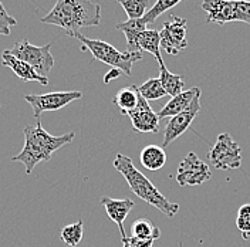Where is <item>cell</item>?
Listing matches in <instances>:
<instances>
[{
  "label": "cell",
  "instance_id": "44dd1931",
  "mask_svg": "<svg viewBox=\"0 0 250 247\" xmlns=\"http://www.w3.org/2000/svg\"><path fill=\"white\" fill-rule=\"evenodd\" d=\"M138 47H140L141 53L142 51H148V53H151L155 57L156 60L159 57H162L161 56V50H159V47H161L159 31L154 30V29H146V30L142 31L140 34V37H138Z\"/></svg>",
  "mask_w": 250,
  "mask_h": 247
},
{
  "label": "cell",
  "instance_id": "8992f818",
  "mask_svg": "<svg viewBox=\"0 0 250 247\" xmlns=\"http://www.w3.org/2000/svg\"><path fill=\"white\" fill-rule=\"evenodd\" d=\"M51 43H47L44 46H34L30 44L27 40L17 41L15 46L9 50L12 56L17 57L19 60H23L43 77H47L51 68L54 67V59L51 54Z\"/></svg>",
  "mask_w": 250,
  "mask_h": 247
},
{
  "label": "cell",
  "instance_id": "603a6c76",
  "mask_svg": "<svg viewBox=\"0 0 250 247\" xmlns=\"http://www.w3.org/2000/svg\"><path fill=\"white\" fill-rule=\"evenodd\" d=\"M83 233H84V222L78 220L73 225H68L62 229V240L64 245L68 247H77L83 239Z\"/></svg>",
  "mask_w": 250,
  "mask_h": 247
},
{
  "label": "cell",
  "instance_id": "ac0fdd59",
  "mask_svg": "<svg viewBox=\"0 0 250 247\" xmlns=\"http://www.w3.org/2000/svg\"><path fill=\"white\" fill-rule=\"evenodd\" d=\"M156 62L159 64V80H161V82H162V85H164L167 94L171 95L172 98V97H175V95L182 93L184 85H185V80H184V77L171 73V71L167 68V65H165L162 57H159Z\"/></svg>",
  "mask_w": 250,
  "mask_h": 247
},
{
  "label": "cell",
  "instance_id": "e0dca14e",
  "mask_svg": "<svg viewBox=\"0 0 250 247\" xmlns=\"http://www.w3.org/2000/svg\"><path fill=\"white\" fill-rule=\"evenodd\" d=\"M140 161L145 169L159 170L167 164V152L159 145H148L141 151Z\"/></svg>",
  "mask_w": 250,
  "mask_h": 247
},
{
  "label": "cell",
  "instance_id": "f1b7e54d",
  "mask_svg": "<svg viewBox=\"0 0 250 247\" xmlns=\"http://www.w3.org/2000/svg\"><path fill=\"white\" fill-rule=\"evenodd\" d=\"M123 247H129L128 245H125V243H123Z\"/></svg>",
  "mask_w": 250,
  "mask_h": 247
},
{
  "label": "cell",
  "instance_id": "9a60e30c",
  "mask_svg": "<svg viewBox=\"0 0 250 247\" xmlns=\"http://www.w3.org/2000/svg\"><path fill=\"white\" fill-rule=\"evenodd\" d=\"M199 94H202L201 88L193 87V88H189L187 91H182L181 94L172 97L171 100L159 111V114H158L159 120H162V118H172V117L181 114L182 111H185L189 107V104L193 101V98L196 95H199Z\"/></svg>",
  "mask_w": 250,
  "mask_h": 247
},
{
  "label": "cell",
  "instance_id": "ba28073f",
  "mask_svg": "<svg viewBox=\"0 0 250 247\" xmlns=\"http://www.w3.org/2000/svg\"><path fill=\"white\" fill-rule=\"evenodd\" d=\"M81 97V91H56L48 94H26L24 100L30 104L33 117L39 121L43 112L64 108L65 105L80 100Z\"/></svg>",
  "mask_w": 250,
  "mask_h": 247
},
{
  "label": "cell",
  "instance_id": "5b68a950",
  "mask_svg": "<svg viewBox=\"0 0 250 247\" xmlns=\"http://www.w3.org/2000/svg\"><path fill=\"white\" fill-rule=\"evenodd\" d=\"M202 9L208 15V23L243 21L250 24V1L248 0H203Z\"/></svg>",
  "mask_w": 250,
  "mask_h": 247
},
{
  "label": "cell",
  "instance_id": "5bb4252c",
  "mask_svg": "<svg viewBox=\"0 0 250 247\" xmlns=\"http://www.w3.org/2000/svg\"><path fill=\"white\" fill-rule=\"evenodd\" d=\"M101 205L104 206V209H105L109 219L118 226L120 233H121V237L123 239L128 237L125 234L124 222L126 216L129 215V212L134 209L135 203L131 199H114V198L104 196V198H101Z\"/></svg>",
  "mask_w": 250,
  "mask_h": 247
},
{
  "label": "cell",
  "instance_id": "d4e9b609",
  "mask_svg": "<svg viewBox=\"0 0 250 247\" xmlns=\"http://www.w3.org/2000/svg\"><path fill=\"white\" fill-rule=\"evenodd\" d=\"M182 0H156L155 4L145 13V16L142 19H144V21L146 24H152V23H155V20L159 16H162L165 12L171 10L172 7H175Z\"/></svg>",
  "mask_w": 250,
  "mask_h": 247
},
{
  "label": "cell",
  "instance_id": "d6986e66",
  "mask_svg": "<svg viewBox=\"0 0 250 247\" xmlns=\"http://www.w3.org/2000/svg\"><path fill=\"white\" fill-rule=\"evenodd\" d=\"M138 101H140V91H138V87H135V85L121 88L115 94V97L112 100V103L120 108V111L124 115L135 108L138 105Z\"/></svg>",
  "mask_w": 250,
  "mask_h": 247
},
{
  "label": "cell",
  "instance_id": "4fadbf2b",
  "mask_svg": "<svg viewBox=\"0 0 250 247\" xmlns=\"http://www.w3.org/2000/svg\"><path fill=\"white\" fill-rule=\"evenodd\" d=\"M1 65L10 68L15 73L17 77L20 78L24 82H30V81H37L42 85H47L48 84V78L40 76L30 64H27L23 60H19L17 57L12 56L9 53V50H4L1 54Z\"/></svg>",
  "mask_w": 250,
  "mask_h": 247
},
{
  "label": "cell",
  "instance_id": "6da1fadb",
  "mask_svg": "<svg viewBox=\"0 0 250 247\" xmlns=\"http://www.w3.org/2000/svg\"><path fill=\"white\" fill-rule=\"evenodd\" d=\"M40 21L62 27L67 36L76 37L83 27L100 24L101 6L91 0H56L53 9Z\"/></svg>",
  "mask_w": 250,
  "mask_h": 247
},
{
  "label": "cell",
  "instance_id": "30bf717a",
  "mask_svg": "<svg viewBox=\"0 0 250 247\" xmlns=\"http://www.w3.org/2000/svg\"><path fill=\"white\" fill-rule=\"evenodd\" d=\"M212 173L209 165L205 164L202 159L195 154H189L181 161L178 172H176V182L178 185L185 186H201L210 179Z\"/></svg>",
  "mask_w": 250,
  "mask_h": 247
},
{
  "label": "cell",
  "instance_id": "8fae6325",
  "mask_svg": "<svg viewBox=\"0 0 250 247\" xmlns=\"http://www.w3.org/2000/svg\"><path fill=\"white\" fill-rule=\"evenodd\" d=\"M199 98H201V94L193 98V101L189 104V107L185 111L169 118V121L167 123V126H165V131H164L162 148H167L168 145H171L175 139L179 138L182 134H185L189 129L190 124L193 123V120L196 118V115L202 108Z\"/></svg>",
  "mask_w": 250,
  "mask_h": 247
},
{
  "label": "cell",
  "instance_id": "7c38bea8",
  "mask_svg": "<svg viewBox=\"0 0 250 247\" xmlns=\"http://www.w3.org/2000/svg\"><path fill=\"white\" fill-rule=\"evenodd\" d=\"M132 123L135 132L142 134H156L159 131V117L154 109L151 108L149 103L140 94V101L138 105L132 109L131 112L126 114Z\"/></svg>",
  "mask_w": 250,
  "mask_h": 247
},
{
  "label": "cell",
  "instance_id": "3957f363",
  "mask_svg": "<svg viewBox=\"0 0 250 247\" xmlns=\"http://www.w3.org/2000/svg\"><path fill=\"white\" fill-rule=\"evenodd\" d=\"M114 168L118 170L129 189L144 202L154 206L159 212H162L165 216L173 217L179 212V205L169 202L142 172L137 169L132 164V159L129 156L123 154H117L114 159Z\"/></svg>",
  "mask_w": 250,
  "mask_h": 247
},
{
  "label": "cell",
  "instance_id": "7402d4cb",
  "mask_svg": "<svg viewBox=\"0 0 250 247\" xmlns=\"http://www.w3.org/2000/svg\"><path fill=\"white\" fill-rule=\"evenodd\" d=\"M138 91L146 101H156V100L168 95L159 78H149L148 81L141 84L138 87Z\"/></svg>",
  "mask_w": 250,
  "mask_h": 247
},
{
  "label": "cell",
  "instance_id": "cb8c5ba5",
  "mask_svg": "<svg viewBox=\"0 0 250 247\" xmlns=\"http://www.w3.org/2000/svg\"><path fill=\"white\" fill-rule=\"evenodd\" d=\"M125 13L128 16V20H135V19H142L145 13L148 12V0H117Z\"/></svg>",
  "mask_w": 250,
  "mask_h": 247
},
{
  "label": "cell",
  "instance_id": "52a82bcc",
  "mask_svg": "<svg viewBox=\"0 0 250 247\" xmlns=\"http://www.w3.org/2000/svg\"><path fill=\"white\" fill-rule=\"evenodd\" d=\"M208 158L216 169H239L242 166V149L228 132L219 135Z\"/></svg>",
  "mask_w": 250,
  "mask_h": 247
},
{
  "label": "cell",
  "instance_id": "4316f807",
  "mask_svg": "<svg viewBox=\"0 0 250 247\" xmlns=\"http://www.w3.org/2000/svg\"><path fill=\"white\" fill-rule=\"evenodd\" d=\"M16 24H17V20L7 13V10L0 1V36H9L12 27H15Z\"/></svg>",
  "mask_w": 250,
  "mask_h": 247
},
{
  "label": "cell",
  "instance_id": "9c48e42d",
  "mask_svg": "<svg viewBox=\"0 0 250 247\" xmlns=\"http://www.w3.org/2000/svg\"><path fill=\"white\" fill-rule=\"evenodd\" d=\"M187 19L171 15V19L162 24L159 31L161 47L171 56H178L188 47Z\"/></svg>",
  "mask_w": 250,
  "mask_h": 247
},
{
  "label": "cell",
  "instance_id": "484cf974",
  "mask_svg": "<svg viewBox=\"0 0 250 247\" xmlns=\"http://www.w3.org/2000/svg\"><path fill=\"white\" fill-rule=\"evenodd\" d=\"M236 227L245 240H250V203L242 205L237 210Z\"/></svg>",
  "mask_w": 250,
  "mask_h": 247
},
{
  "label": "cell",
  "instance_id": "277c9868",
  "mask_svg": "<svg viewBox=\"0 0 250 247\" xmlns=\"http://www.w3.org/2000/svg\"><path fill=\"white\" fill-rule=\"evenodd\" d=\"M76 39L83 44V51H90L93 54L94 60L108 64L112 68L120 70L126 77L132 76V64L142 60V53H129V51H120L107 41L88 39L81 33L76 34Z\"/></svg>",
  "mask_w": 250,
  "mask_h": 247
},
{
  "label": "cell",
  "instance_id": "2e32d148",
  "mask_svg": "<svg viewBox=\"0 0 250 247\" xmlns=\"http://www.w3.org/2000/svg\"><path fill=\"white\" fill-rule=\"evenodd\" d=\"M148 24L144 21V19H135V20H126L123 23H118L115 29L123 31L126 39V51L129 53H141L138 47V37L144 30H146Z\"/></svg>",
  "mask_w": 250,
  "mask_h": 247
},
{
  "label": "cell",
  "instance_id": "83f0119b",
  "mask_svg": "<svg viewBox=\"0 0 250 247\" xmlns=\"http://www.w3.org/2000/svg\"><path fill=\"white\" fill-rule=\"evenodd\" d=\"M121 74H123V73H121L120 70H117V68H112L108 74L104 77V82H105V84H108L111 80H115V78H118L120 76H121Z\"/></svg>",
  "mask_w": 250,
  "mask_h": 247
},
{
  "label": "cell",
  "instance_id": "ffe728a7",
  "mask_svg": "<svg viewBox=\"0 0 250 247\" xmlns=\"http://www.w3.org/2000/svg\"><path fill=\"white\" fill-rule=\"evenodd\" d=\"M131 232H132V237L140 239V240H154L155 242L161 237V230L151 220H148L145 217H141L132 223Z\"/></svg>",
  "mask_w": 250,
  "mask_h": 247
},
{
  "label": "cell",
  "instance_id": "7a4b0ae2",
  "mask_svg": "<svg viewBox=\"0 0 250 247\" xmlns=\"http://www.w3.org/2000/svg\"><path fill=\"white\" fill-rule=\"evenodd\" d=\"M23 134L24 146L20 154L12 158V161L23 164L27 175H30L39 164L48 162L57 149L71 144L76 137L74 132H68L60 137L50 135L42 126L40 121H37L36 125H26Z\"/></svg>",
  "mask_w": 250,
  "mask_h": 247
}]
</instances>
